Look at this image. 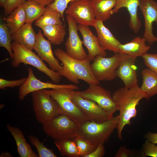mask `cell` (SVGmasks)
I'll list each match as a JSON object with an SVG mask.
<instances>
[{"mask_svg":"<svg viewBox=\"0 0 157 157\" xmlns=\"http://www.w3.org/2000/svg\"><path fill=\"white\" fill-rule=\"evenodd\" d=\"M7 0H0V6L1 7L4 8Z\"/></svg>","mask_w":157,"mask_h":157,"instance_id":"obj_43","label":"cell"},{"mask_svg":"<svg viewBox=\"0 0 157 157\" xmlns=\"http://www.w3.org/2000/svg\"><path fill=\"white\" fill-rule=\"evenodd\" d=\"M25 13V23H32L44 13L45 6L30 0L26 1L23 4Z\"/></svg>","mask_w":157,"mask_h":157,"instance_id":"obj_27","label":"cell"},{"mask_svg":"<svg viewBox=\"0 0 157 157\" xmlns=\"http://www.w3.org/2000/svg\"><path fill=\"white\" fill-rule=\"evenodd\" d=\"M142 149L145 156L157 157V145L147 139L143 145Z\"/></svg>","mask_w":157,"mask_h":157,"instance_id":"obj_36","label":"cell"},{"mask_svg":"<svg viewBox=\"0 0 157 157\" xmlns=\"http://www.w3.org/2000/svg\"><path fill=\"white\" fill-rule=\"evenodd\" d=\"M118 119L117 115L101 123L87 121L79 126L77 136L84 138L97 146L104 144L117 128Z\"/></svg>","mask_w":157,"mask_h":157,"instance_id":"obj_4","label":"cell"},{"mask_svg":"<svg viewBox=\"0 0 157 157\" xmlns=\"http://www.w3.org/2000/svg\"><path fill=\"white\" fill-rule=\"evenodd\" d=\"M55 55L63 64V69L56 72L61 76L66 77L70 82L76 84L79 83L81 80L88 84H100L93 76L90 68L91 61L88 57L85 60H77L68 56L63 49L58 48L55 50Z\"/></svg>","mask_w":157,"mask_h":157,"instance_id":"obj_2","label":"cell"},{"mask_svg":"<svg viewBox=\"0 0 157 157\" xmlns=\"http://www.w3.org/2000/svg\"><path fill=\"white\" fill-rule=\"evenodd\" d=\"M26 15L23 5L13 11L8 16L4 18L11 35L25 23Z\"/></svg>","mask_w":157,"mask_h":157,"instance_id":"obj_26","label":"cell"},{"mask_svg":"<svg viewBox=\"0 0 157 157\" xmlns=\"http://www.w3.org/2000/svg\"><path fill=\"white\" fill-rule=\"evenodd\" d=\"M27 79V78H24L17 80L10 81L0 78V89H4L6 87H20L25 83Z\"/></svg>","mask_w":157,"mask_h":157,"instance_id":"obj_35","label":"cell"},{"mask_svg":"<svg viewBox=\"0 0 157 157\" xmlns=\"http://www.w3.org/2000/svg\"><path fill=\"white\" fill-rule=\"evenodd\" d=\"M93 27L102 49L105 51L108 50L112 51L115 53H119L118 46L121 43L105 26L103 21L96 19Z\"/></svg>","mask_w":157,"mask_h":157,"instance_id":"obj_18","label":"cell"},{"mask_svg":"<svg viewBox=\"0 0 157 157\" xmlns=\"http://www.w3.org/2000/svg\"><path fill=\"white\" fill-rule=\"evenodd\" d=\"M28 138L32 145L36 148L38 157H57L52 150L45 146L43 142H41L36 136L30 135Z\"/></svg>","mask_w":157,"mask_h":157,"instance_id":"obj_32","label":"cell"},{"mask_svg":"<svg viewBox=\"0 0 157 157\" xmlns=\"http://www.w3.org/2000/svg\"><path fill=\"white\" fill-rule=\"evenodd\" d=\"M54 142L62 156L79 157L76 144L73 138L55 140Z\"/></svg>","mask_w":157,"mask_h":157,"instance_id":"obj_28","label":"cell"},{"mask_svg":"<svg viewBox=\"0 0 157 157\" xmlns=\"http://www.w3.org/2000/svg\"><path fill=\"white\" fill-rule=\"evenodd\" d=\"M52 43L44 38L41 31L39 30L37 34L34 49L40 58L48 64L51 69L56 72L62 70L63 66L54 56L51 47Z\"/></svg>","mask_w":157,"mask_h":157,"instance_id":"obj_16","label":"cell"},{"mask_svg":"<svg viewBox=\"0 0 157 157\" xmlns=\"http://www.w3.org/2000/svg\"><path fill=\"white\" fill-rule=\"evenodd\" d=\"M72 90L62 88L48 90L50 95L58 104L60 114L67 116L80 126L88 121V119L72 101L71 97Z\"/></svg>","mask_w":157,"mask_h":157,"instance_id":"obj_7","label":"cell"},{"mask_svg":"<svg viewBox=\"0 0 157 157\" xmlns=\"http://www.w3.org/2000/svg\"><path fill=\"white\" fill-rule=\"evenodd\" d=\"M89 85L85 90L76 91V93L82 97L96 103L111 118L113 117L114 113L117 110L111 92L99 84L90 83Z\"/></svg>","mask_w":157,"mask_h":157,"instance_id":"obj_9","label":"cell"},{"mask_svg":"<svg viewBox=\"0 0 157 157\" xmlns=\"http://www.w3.org/2000/svg\"><path fill=\"white\" fill-rule=\"evenodd\" d=\"M116 4L112 10L113 14L117 13L119 9L126 8L130 15L129 26L134 33H138L141 27V23L138 18V9L140 0H116Z\"/></svg>","mask_w":157,"mask_h":157,"instance_id":"obj_19","label":"cell"},{"mask_svg":"<svg viewBox=\"0 0 157 157\" xmlns=\"http://www.w3.org/2000/svg\"><path fill=\"white\" fill-rule=\"evenodd\" d=\"M13 40L27 49H34L37 34L33 30L32 24L25 23L20 28L11 35Z\"/></svg>","mask_w":157,"mask_h":157,"instance_id":"obj_21","label":"cell"},{"mask_svg":"<svg viewBox=\"0 0 157 157\" xmlns=\"http://www.w3.org/2000/svg\"><path fill=\"white\" fill-rule=\"evenodd\" d=\"M139 7L144 19L143 37L150 45L157 42V37L152 31L154 22L157 24V2L154 0H140Z\"/></svg>","mask_w":157,"mask_h":157,"instance_id":"obj_14","label":"cell"},{"mask_svg":"<svg viewBox=\"0 0 157 157\" xmlns=\"http://www.w3.org/2000/svg\"><path fill=\"white\" fill-rule=\"evenodd\" d=\"M73 139L76 144L79 157H85L98 146L89 140L78 136Z\"/></svg>","mask_w":157,"mask_h":157,"instance_id":"obj_31","label":"cell"},{"mask_svg":"<svg viewBox=\"0 0 157 157\" xmlns=\"http://www.w3.org/2000/svg\"><path fill=\"white\" fill-rule=\"evenodd\" d=\"M142 58L145 65L157 74V54L147 53Z\"/></svg>","mask_w":157,"mask_h":157,"instance_id":"obj_34","label":"cell"},{"mask_svg":"<svg viewBox=\"0 0 157 157\" xmlns=\"http://www.w3.org/2000/svg\"><path fill=\"white\" fill-rule=\"evenodd\" d=\"M13 40L9 29L7 24L1 22L0 24V47L5 48L8 51L11 58H14L11 42Z\"/></svg>","mask_w":157,"mask_h":157,"instance_id":"obj_30","label":"cell"},{"mask_svg":"<svg viewBox=\"0 0 157 157\" xmlns=\"http://www.w3.org/2000/svg\"><path fill=\"white\" fill-rule=\"evenodd\" d=\"M60 13L48 6L45 7L43 15L36 20L35 25L38 27L55 24H63Z\"/></svg>","mask_w":157,"mask_h":157,"instance_id":"obj_29","label":"cell"},{"mask_svg":"<svg viewBox=\"0 0 157 157\" xmlns=\"http://www.w3.org/2000/svg\"><path fill=\"white\" fill-rule=\"evenodd\" d=\"M65 13L77 23L84 26H94L96 19L90 0H76L70 2Z\"/></svg>","mask_w":157,"mask_h":157,"instance_id":"obj_11","label":"cell"},{"mask_svg":"<svg viewBox=\"0 0 157 157\" xmlns=\"http://www.w3.org/2000/svg\"><path fill=\"white\" fill-rule=\"evenodd\" d=\"M36 2L40 5L46 6L53 2L54 0H30Z\"/></svg>","mask_w":157,"mask_h":157,"instance_id":"obj_41","label":"cell"},{"mask_svg":"<svg viewBox=\"0 0 157 157\" xmlns=\"http://www.w3.org/2000/svg\"><path fill=\"white\" fill-rule=\"evenodd\" d=\"M79 126L67 116L60 114L42 124L47 136L54 139H72L77 136Z\"/></svg>","mask_w":157,"mask_h":157,"instance_id":"obj_6","label":"cell"},{"mask_svg":"<svg viewBox=\"0 0 157 157\" xmlns=\"http://www.w3.org/2000/svg\"><path fill=\"white\" fill-rule=\"evenodd\" d=\"M28 76L27 79L19 88L18 98L20 100H23L28 94L40 90L67 88L75 90L79 89V87L75 85H59L51 82H42L36 77L31 68H28Z\"/></svg>","mask_w":157,"mask_h":157,"instance_id":"obj_13","label":"cell"},{"mask_svg":"<svg viewBox=\"0 0 157 157\" xmlns=\"http://www.w3.org/2000/svg\"><path fill=\"white\" fill-rule=\"evenodd\" d=\"M105 153V149L104 144L98 145L96 148L92 152L87 155L85 157H102Z\"/></svg>","mask_w":157,"mask_h":157,"instance_id":"obj_38","label":"cell"},{"mask_svg":"<svg viewBox=\"0 0 157 157\" xmlns=\"http://www.w3.org/2000/svg\"><path fill=\"white\" fill-rule=\"evenodd\" d=\"M76 0H54L51 4L48 6L49 7L59 12L61 18L64 20V13L68 7L69 4Z\"/></svg>","mask_w":157,"mask_h":157,"instance_id":"obj_33","label":"cell"},{"mask_svg":"<svg viewBox=\"0 0 157 157\" xmlns=\"http://www.w3.org/2000/svg\"><path fill=\"white\" fill-rule=\"evenodd\" d=\"M131 154V151L125 146H121L115 156L116 157H128Z\"/></svg>","mask_w":157,"mask_h":157,"instance_id":"obj_39","label":"cell"},{"mask_svg":"<svg viewBox=\"0 0 157 157\" xmlns=\"http://www.w3.org/2000/svg\"><path fill=\"white\" fill-rule=\"evenodd\" d=\"M120 56V53H115L109 57L96 56L90 65L92 73L95 78L99 82L115 79L117 77L116 71Z\"/></svg>","mask_w":157,"mask_h":157,"instance_id":"obj_8","label":"cell"},{"mask_svg":"<svg viewBox=\"0 0 157 157\" xmlns=\"http://www.w3.org/2000/svg\"><path fill=\"white\" fill-rule=\"evenodd\" d=\"M96 19L106 21L109 19L116 4V0H90Z\"/></svg>","mask_w":157,"mask_h":157,"instance_id":"obj_23","label":"cell"},{"mask_svg":"<svg viewBox=\"0 0 157 157\" xmlns=\"http://www.w3.org/2000/svg\"><path fill=\"white\" fill-rule=\"evenodd\" d=\"M31 96L35 117L40 123L43 124L60 114L58 104L48 90L44 89L33 92Z\"/></svg>","mask_w":157,"mask_h":157,"instance_id":"obj_5","label":"cell"},{"mask_svg":"<svg viewBox=\"0 0 157 157\" xmlns=\"http://www.w3.org/2000/svg\"><path fill=\"white\" fill-rule=\"evenodd\" d=\"M78 31L83 37V44L88 51V56L91 61H93L95 57L99 55L106 57V53L101 46L97 36L92 32L88 26L78 24Z\"/></svg>","mask_w":157,"mask_h":157,"instance_id":"obj_17","label":"cell"},{"mask_svg":"<svg viewBox=\"0 0 157 157\" xmlns=\"http://www.w3.org/2000/svg\"><path fill=\"white\" fill-rule=\"evenodd\" d=\"M25 0H7L4 8L5 14L9 15L18 7L22 5Z\"/></svg>","mask_w":157,"mask_h":157,"instance_id":"obj_37","label":"cell"},{"mask_svg":"<svg viewBox=\"0 0 157 157\" xmlns=\"http://www.w3.org/2000/svg\"><path fill=\"white\" fill-rule=\"evenodd\" d=\"M40 28L43 31V35L53 44L60 45L64 42L66 31L63 24L46 25Z\"/></svg>","mask_w":157,"mask_h":157,"instance_id":"obj_25","label":"cell"},{"mask_svg":"<svg viewBox=\"0 0 157 157\" xmlns=\"http://www.w3.org/2000/svg\"><path fill=\"white\" fill-rule=\"evenodd\" d=\"M6 128L15 140L17 152L19 157H38L30 145L27 142L23 132L19 128L12 126L8 124Z\"/></svg>","mask_w":157,"mask_h":157,"instance_id":"obj_22","label":"cell"},{"mask_svg":"<svg viewBox=\"0 0 157 157\" xmlns=\"http://www.w3.org/2000/svg\"><path fill=\"white\" fill-rule=\"evenodd\" d=\"M136 59L126 54H121L116 75L123 81L124 87L128 88L138 85L135 64Z\"/></svg>","mask_w":157,"mask_h":157,"instance_id":"obj_15","label":"cell"},{"mask_svg":"<svg viewBox=\"0 0 157 157\" xmlns=\"http://www.w3.org/2000/svg\"><path fill=\"white\" fill-rule=\"evenodd\" d=\"M147 139L151 143L157 144V133L149 132L146 135Z\"/></svg>","mask_w":157,"mask_h":157,"instance_id":"obj_40","label":"cell"},{"mask_svg":"<svg viewBox=\"0 0 157 157\" xmlns=\"http://www.w3.org/2000/svg\"><path fill=\"white\" fill-rule=\"evenodd\" d=\"M146 42L144 37H136L129 42L120 44L118 46L119 53L136 58L138 57H142L147 53L151 47L149 45H147Z\"/></svg>","mask_w":157,"mask_h":157,"instance_id":"obj_20","label":"cell"},{"mask_svg":"<svg viewBox=\"0 0 157 157\" xmlns=\"http://www.w3.org/2000/svg\"><path fill=\"white\" fill-rule=\"evenodd\" d=\"M71 97L72 101L86 116L88 121L101 123L112 118L96 103L82 97L75 90H72Z\"/></svg>","mask_w":157,"mask_h":157,"instance_id":"obj_10","label":"cell"},{"mask_svg":"<svg viewBox=\"0 0 157 157\" xmlns=\"http://www.w3.org/2000/svg\"><path fill=\"white\" fill-rule=\"evenodd\" d=\"M141 74L142 83L140 88L149 100L157 94V74L148 68L143 69Z\"/></svg>","mask_w":157,"mask_h":157,"instance_id":"obj_24","label":"cell"},{"mask_svg":"<svg viewBox=\"0 0 157 157\" xmlns=\"http://www.w3.org/2000/svg\"><path fill=\"white\" fill-rule=\"evenodd\" d=\"M0 157H13L12 155L8 151H3L0 155Z\"/></svg>","mask_w":157,"mask_h":157,"instance_id":"obj_42","label":"cell"},{"mask_svg":"<svg viewBox=\"0 0 157 157\" xmlns=\"http://www.w3.org/2000/svg\"><path fill=\"white\" fill-rule=\"evenodd\" d=\"M67 20L68 26L69 37L65 43L66 53L74 58L83 60L88 58L83 47V41L78 33V23L72 17L67 15Z\"/></svg>","mask_w":157,"mask_h":157,"instance_id":"obj_12","label":"cell"},{"mask_svg":"<svg viewBox=\"0 0 157 157\" xmlns=\"http://www.w3.org/2000/svg\"><path fill=\"white\" fill-rule=\"evenodd\" d=\"M11 46L14 55L11 63L13 67H18L21 63L31 65L48 76L54 83L58 84L60 82L61 76L48 68L40 57L32 50L14 41Z\"/></svg>","mask_w":157,"mask_h":157,"instance_id":"obj_3","label":"cell"},{"mask_svg":"<svg viewBox=\"0 0 157 157\" xmlns=\"http://www.w3.org/2000/svg\"><path fill=\"white\" fill-rule=\"evenodd\" d=\"M112 98L117 110L119 112L117 127L118 138L122 139V132L126 125H130L131 119L137 115L136 106L146 95L138 85L131 88L125 87L115 90Z\"/></svg>","mask_w":157,"mask_h":157,"instance_id":"obj_1","label":"cell"}]
</instances>
